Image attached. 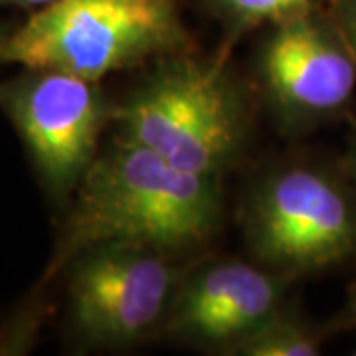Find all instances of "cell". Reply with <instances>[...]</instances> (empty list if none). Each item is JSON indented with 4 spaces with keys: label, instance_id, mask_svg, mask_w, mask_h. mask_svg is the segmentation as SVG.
Here are the masks:
<instances>
[{
    "label": "cell",
    "instance_id": "6da1fadb",
    "mask_svg": "<svg viewBox=\"0 0 356 356\" xmlns=\"http://www.w3.org/2000/svg\"><path fill=\"white\" fill-rule=\"evenodd\" d=\"M220 177L170 165L115 137L79 180L40 287L83 250L135 243L180 254L210 242L222 218Z\"/></svg>",
    "mask_w": 356,
    "mask_h": 356
},
{
    "label": "cell",
    "instance_id": "7a4b0ae2",
    "mask_svg": "<svg viewBox=\"0 0 356 356\" xmlns=\"http://www.w3.org/2000/svg\"><path fill=\"white\" fill-rule=\"evenodd\" d=\"M117 137L200 177L234 165L250 133V105L222 58L192 50L156 60L143 81L113 105Z\"/></svg>",
    "mask_w": 356,
    "mask_h": 356
},
{
    "label": "cell",
    "instance_id": "3957f363",
    "mask_svg": "<svg viewBox=\"0 0 356 356\" xmlns=\"http://www.w3.org/2000/svg\"><path fill=\"white\" fill-rule=\"evenodd\" d=\"M192 50L180 0H54L0 44V64L109 74Z\"/></svg>",
    "mask_w": 356,
    "mask_h": 356
},
{
    "label": "cell",
    "instance_id": "277c9868",
    "mask_svg": "<svg viewBox=\"0 0 356 356\" xmlns=\"http://www.w3.org/2000/svg\"><path fill=\"white\" fill-rule=\"evenodd\" d=\"M243 229L257 264L293 280L356 254V200L325 170L287 166L252 192Z\"/></svg>",
    "mask_w": 356,
    "mask_h": 356
},
{
    "label": "cell",
    "instance_id": "5b68a950",
    "mask_svg": "<svg viewBox=\"0 0 356 356\" xmlns=\"http://www.w3.org/2000/svg\"><path fill=\"white\" fill-rule=\"evenodd\" d=\"M70 323L79 341L119 348L165 331L180 287L172 254L135 243H102L67 267Z\"/></svg>",
    "mask_w": 356,
    "mask_h": 356
},
{
    "label": "cell",
    "instance_id": "8992f818",
    "mask_svg": "<svg viewBox=\"0 0 356 356\" xmlns=\"http://www.w3.org/2000/svg\"><path fill=\"white\" fill-rule=\"evenodd\" d=\"M0 111L20 135L44 188L67 198L99 154L113 103L99 81L58 70L22 67L0 81Z\"/></svg>",
    "mask_w": 356,
    "mask_h": 356
},
{
    "label": "cell",
    "instance_id": "52a82bcc",
    "mask_svg": "<svg viewBox=\"0 0 356 356\" xmlns=\"http://www.w3.org/2000/svg\"><path fill=\"white\" fill-rule=\"evenodd\" d=\"M267 102L289 125L329 119L350 103L356 58L329 8L269 26L257 56Z\"/></svg>",
    "mask_w": 356,
    "mask_h": 356
},
{
    "label": "cell",
    "instance_id": "ba28073f",
    "mask_svg": "<svg viewBox=\"0 0 356 356\" xmlns=\"http://www.w3.org/2000/svg\"><path fill=\"white\" fill-rule=\"evenodd\" d=\"M287 277L264 266L220 259L182 277L165 331L178 341L226 355L283 309Z\"/></svg>",
    "mask_w": 356,
    "mask_h": 356
},
{
    "label": "cell",
    "instance_id": "9c48e42d",
    "mask_svg": "<svg viewBox=\"0 0 356 356\" xmlns=\"http://www.w3.org/2000/svg\"><path fill=\"white\" fill-rule=\"evenodd\" d=\"M323 332L313 329L303 318L281 309L261 323L242 341L226 350L236 356H317L321 355Z\"/></svg>",
    "mask_w": 356,
    "mask_h": 356
},
{
    "label": "cell",
    "instance_id": "30bf717a",
    "mask_svg": "<svg viewBox=\"0 0 356 356\" xmlns=\"http://www.w3.org/2000/svg\"><path fill=\"white\" fill-rule=\"evenodd\" d=\"M331 0H206V8L222 24L229 42L250 30L273 26L297 14L329 6Z\"/></svg>",
    "mask_w": 356,
    "mask_h": 356
},
{
    "label": "cell",
    "instance_id": "8fae6325",
    "mask_svg": "<svg viewBox=\"0 0 356 356\" xmlns=\"http://www.w3.org/2000/svg\"><path fill=\"white\" fill-rule=\"evenodd\" d=\"M327 8L356 58V0H331Z\"/></svg>",
    "mask_w": 356,
    "mask_h": 356
},
{
    "label": "cell",
    "instance_id": "7c38bea8",
    "mask_svg": "<svg viewBox=\"0 0 356 356\" xmlns=\"http://www.w3.org/2000/svg\"><path fill=\"white\" fill-rule=\"evenodd\" d=\"M339 327L341 329H356V277L348 287V297L343 313L339 317Z\"/></svg>",
    "mask_w": 356,
    "mask_h": 356
},
{
    "label": "cell",
    "instance_id": "4fadbf2b",
    "mask_svg": "<svg viewBox=\"0 0 356 356\" xmlns=\"http://www.w3.org/2000/svg\"><path fill=\"white\" fill-rule=\"evenodd\" d=\"M51 2L54 0H0V6L2 8H20V10H28L32 14Z\"/></svg>",
    "mask_w": 356,
    "mask_h": 356
},
{
    "label": "cell",
    "instance_id": "5bb4252c",
    "mask_svg": "<svg viewBox=\"0 0 356 356\" xmlns=\"http://www.w3.org/2000/svg\"><path fill=\"white\" fill-rule=\"evenodd\" d=\"M344 165H346V172L355 180L356 184V127L348 139V149H346V156H344Z\"/></svg>",
    "mask_w": 356,
    "mask_h": 356
},
{
    "label": "cell",
    "instance_id": "9a60e30c",
    "mask_svg": "<svg viewBox=\"0 0 356 356\" xmlns=\"http://www.w3.org/2000/svg\"><path fill=\"white\" fill-rule=\"evenodd\" d=\"M6 34H8V32H4V30L0 28V44H2V40H4V36H6Z\"/></svg>",
    "mask_w": 356,
    "mask_h": 356
},
{
    "label": "cell",
    "instance_id": "2e32d148",
    "mask_svg": "<svg viewBox=\"0 0 356 356\" xmlns=\"http://www.w3.org/2000/svg\"><path fill=\"white\" fill-rule=\"evenodd\" d=\"M353 355H355V356H356V346H355V350H353Z\"/></svg>",
    "mask_w": 356,
    "mask_h": 356
}]
</instances>
